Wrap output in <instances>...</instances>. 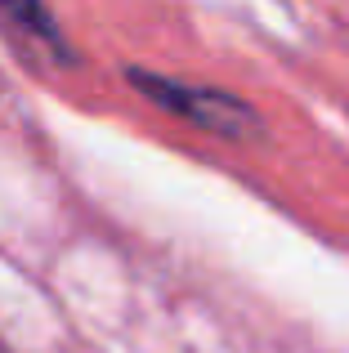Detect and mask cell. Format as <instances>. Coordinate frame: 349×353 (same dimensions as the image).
<instances>
[{"mask_svg": "<svg viewBox=\"0 0 349 353\" xmlns=\"http://www.w3.org/2000/svg\"><path fill=\"white\" fill-rule=\"evenodd\" d=\"M130 85L143 90V94L152 99V103H161L166 112L192 121V125L210 130V134L219 139H255L260 134V117H255L251 103H242V99L224 94V90H201V85H183V81H166L157 77V72H139L130 68Z\"/></svg>", "mask_w": 349, "mask_h": 353, "instance_id": "6da1fadb", "label": "cell"}, {"mask_svg": "<svg viewBox=\"0 0 349 353\" xmlns=\"http://www.w3.org/2000/svg\"><path fill=\"white\" fill-rule=\"evenodd\" d=\"M0 23H5L18 41H32V54H41V59H50V63L77 59L72 45L63 41L59 23L50 18V9H41V5H0Z\"/></svg>", "mask_w": 349, "mask_h": 353, "instance_id": "7a4b0ae2", "label": "cell"}]
</instances>
